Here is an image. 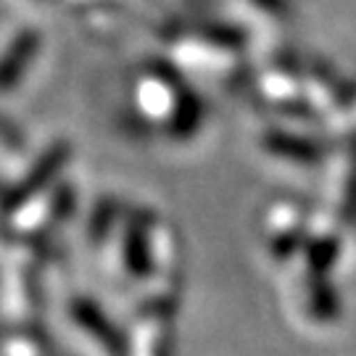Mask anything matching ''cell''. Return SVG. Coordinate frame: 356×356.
<instances>
[{
	"label": "cell",
	"instance_id": "obj_1",
	"mask_svg": "<svg viewBox=\"0 0 356 356\" xmlns=\"http://www.w3.org/2000/svg\"><path fill=\"white\" fill-rule=\"evenodd\" d=\"M269 151L280 153V156H298L301 161L317 159V148L312 143L301 140V138H291V135H275V138H269Z\"/></svg>",
	"mask_w": 356,
	"mask_h": 356
}]
</instances>
